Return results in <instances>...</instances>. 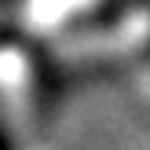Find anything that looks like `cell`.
Returning a JSON list of instances; mask_svg holds the SVG:
<instances>
[{"mask_svg":"<svg viewBox=\"0 0 150 150\" xmlns=\"http://www.w3.org/2000/svg\"><path fill=\"white\" fill-rule=\"evenodd\" d=\"M0 150H11V139H7L4 132H0Z\"/></svg>","mask_w":150,"mask_h":150,"instance_id":"1","label":"cell"}]
</instances>
